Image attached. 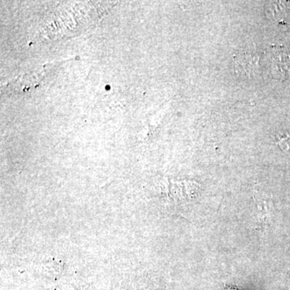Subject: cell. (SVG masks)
Instances as JSON below:
<instances>
[{
	"instance_id": "1",
	"label": "cell",
	"mask_w": 290,
	"mask_h": 290,
	"mask_svg": "<svg viewBox=\"0 0 290 290\" xmlns=\"http://www.w3.org/2000/svg\"><path fill=\"white\" fill-rule=\"evenodd\" d=\"M272 59L273 68L276 74L282 77H290V57L283 53L275 54Z\"/></svg>"
},
{
	"instance_id": "2",
	"label": "cell",
	"mask_w": 290,
	"mask_h": 290,
	"mask_svg": "<svg viewBox=\"0 0 290 290\" xmlns=\"http://www.w3.org/2000/svg\"><path fill=\"white\" fill-rule=\"evenodd\" d=\"M278 144L281 145V149L286 151H290V135H286L281 137L279 140Z\"/></svg>"
}]
</instances>
